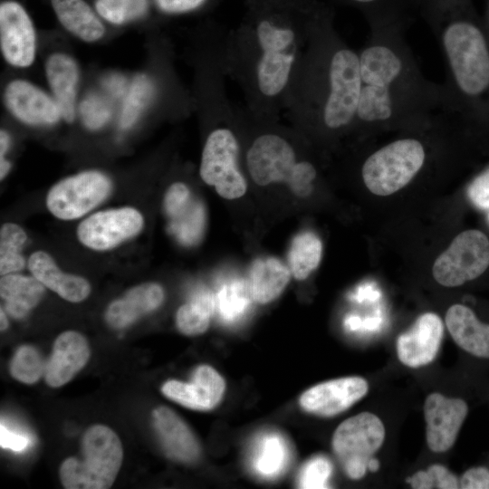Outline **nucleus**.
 <instances>
[{
  "label": "nucleus",
  "mask_w": 489,
  "mask_h": 489,
  "mask_svg": "<svg viewBox=\"0 0 489 489\" xmlns=\"http://www.w3.org/2000/svg\"><path fill=\"white\" fill-rule=\"evenodd\" d=\"M213 309V301L207 292L197 294L193 300L180 306L176 322L186 335H198L206 331Z\"/></svg>",
  "instance_id": "473e14b6"
},
{
  "label": "nucleus",
  "mask_w": 489,
  "mask_h": 489,
  "mask_svg": "<svg viewBox=\"0 0 489 489\" xmlns=\"http://www.w3.org/2000/svg\"><path fill=\"white\" fill-rule=\"evenodd\" d=\"M89 358V345L82 334L73 331L62 332L55 340L45 365L47 384L53 388L66 384L85 366Z\"/></svg>",
  "instance_id": "aec40b11"
},
{
  "label": "nucleus",
  "mask_w": 489,
  "mask_h": 489,
  "mask_svg": "<svg viewBox=\"0 0 489 489\" xmlns=\"http://www.w3.org/2000/svg\"><path fill=\"white\" fill-rule=\"evenodd\" d=\"M164 210L168 217V229L179 243L193 245L199 242L206 227V210L187 185L176 182L168 187Z\"/></svg>",
  "instance_id": "2eb2a0df"
},
{
  "label": "nucleus",
  "mask_w": 489,
  "mask_h": 489,
  "mask_svg": "<svg viewBox=\"0 0 489 489\" xmlns=\"http://www.w3.org/2000/svg\"><path fill=\"white\" fill-rule=\"evenodd\" d=\"M225 388V381L217 371L202 365L194 372L191 382L167 381L162 387V393L184 407L208 410L220 402Z\"/></svg>",
  "instance_id": "6ab92c4d"
},
{
  "label": "nucleus",
  "mask_w": 489,
  "mask_h": 489,
  "mask_svg": "<svg viewBox=\"0 0 489 489\" xmlns=\"http://www.w3.org/2000/svg\"><path fill=\"white\" fill-rule=\"evenodd\" d=\"M361 88L359 53L322 17L312 22L283 110L298 122L337 131L355 124Z\"/></svg>",
  "instance_id": "f257e3e1"
},
{
  "label": "nucleus",
  "mask_w": 489,
  "mask_h": 489,
  "mask_svg": "<svg viewBox=\"0 0 489 489\" xmlns=\"http://www.w3.org/2000/svg\"><path fill=\"white\" fill-rule=\"evenodd\" d=\"M110 191V181L104 174L85 171L55 184L47 195L46 206L60 219H75L98 206Z\"/></svg>",
  "instance_id": "9b49d317"
},
{
  "label": "nucleus",
  "mask_w": 489,
  "mask_h": 489,
  "mask_svg": "<svg viewBox=\"0 0 489 489\" xmlns=\"http://www.w3.org/2000/svg\"><path fill=\"white\" fill-rule=\"evenodd\" d=\"M445 57L456 93L476 98L489 88V48L470 0H415Z\"/></svg>",
  "instance_id": "20e7f679"
},
{
  "label": "nucleus",
  "mask_w": 489,
  "mask_h": 489,
  "mask_svg": "<svg viewBox=\"0 0 489 489\" xmlns=\"http://www.w3.org/2000/svg\"><path fill=\"white\" fill-rule=\"evenodd\" d=\"M26 235L17 225L5 224L0 231V273L2 275L17 272L24 268V259L20 254Z\"/></svg>",
  "instance_id": "f704fd0d"
},
{
  "label": "nucleus",
  "mask_w": 489,
  "mask_h": 489,
  "mask_svg": "<svg viewBox=\"0 0 489 489\" xmlns=\"http://www.w3.org/2000/svg\"><path fill=\"white\" fill-rule=\"evenodd\" d=\"M83 460L69 457L60 468L67 489L110 488L120 468L123 450L118 436L108 427L95 425L82 438Z\"/></svg>",
  "instance_id": "423d86ee"
},
{
  "label": "nucleus",
  "mask_w": 489,
  "mask_h": 489,
  "mask_svg": "<svg viewBox=\"0 0 489 489\" xmlns=\"http://www.w3.org/2000/svg\"><path fill=\"white\" fill-rule=\"evenodd\" d=\"M463 489H489V470L478 466L468 469L460 480Z\"/></svg>",
  "instance_id": "a19ab883"
},
{
  "label": "nucleus",
  "mask_w": 489,
  "mask_h": 489,
  "mask_svg": "<svg viewBox=\"0 0 489 489\" xmlns=\"http://www.w3.org/2000/svg\"><path fill=\"white\" fill-rule=\"evenodd\" d=\"M415 489L434 488V483L428 471H418L407 480Z\"/></svg>",
  "instance_id": "49530a36"
},
{
  "label": "nucleus",
  "mask_w": 489,
  "mask_h": 489,
  "mask_svg": "<svg viewBox=\"0 0 489 489\" xmlns=\"http://www.w3.org/2000/svg\"><path fill=\"white\" fill-rule=\"evenodd\" d=\"M365 14L370 29L404 27L416 11L415 0H347Z\"/></svg>",
  "instance_id": "c85d7f7f"
},
{
  "label": "nucleus",
  "mask_w": 489,
  "mask_h": 489,
  "mask_svg": "<svg viewBox=\"0 0 489 489\" xmlns=\"http://www.w3.org/2000/svg\"><path fill=\"white\" fill-rule=\"evenodd\" d=\"M10 144V139L8 134L5 130H1L0 133V158H4L5 152L7 151Z\"/></svg>",
  "instance_id": "de8ad7c7"
},
{
  "label": "nucleus",
  "mask_w": 489,
  "mask_h": 489,
  "mask_svg": "<svg viewBox=\"0 0 489 489\" xmlns=\"http://www.w3.org/2000/svg\"><path fill=\"white\" fill-rule=\"evenodd\" d=\"M155 95V85L145 74L138 75L126 92L121 108L120 124L122 129L131 127L149 106Z\"/></svg>",
  "instance_id": "72a5a7b5"
},
{
  "label": "nucleus",
  "mask_w": 489,
  "mask_h": 489,
  "mask_svg": "<svg viewBox=\"0 0 489 489\" xmlns=\"http://www.w3.org/2000/svg\"><path fill=\"white\" fill-rule=\"evenodd\" d=\"M291 278L289 268L275 257L255 260L250 271V289L253 300L268 303L284 290Z\"/></svg>",
  "instance_id": "a878e982"
},
{
  "label": "nucleus",
  "mask_w": 489,
  "mask_h": 489,
  "mask_svg": "<svg viewBox=\"0 0 489 489\" xmlns=\"http://www.w3.org/2000/svg\"><path fill=\"white\" fill-rule=\"evenodd\" d=\"M154 423L167 454L181 462H193L199 446L191 430L171 409L159 407L153 412Z\"/></svg>",
  "instance_id": "5701e85b"
},
{
  "label": "nucleus",
  "mask_w": 489,
  "mask_h": 489,
  "mask_svg": "<svg viewBox=\"0 0 489 489\" xmlns=\"http://www.w3.org/2000/svg\"><path fill=\"white\" fill-rule=\"evenodd\" d=\"M0 314H1V317H0V320H1V331H4L8 326V321H7V318H6L5 314L4 313L3 310H1Z\"/></svg>",
  "instance_id": "3c124183"
},
{
  "label": "nucleus",
  "mask_w": 489,
  "mask_h": 489,
  "mask_svg": "<svg viewBox=\"0 0 489 489\" xmlns=\"http://www.w3.org/2000/svg\"><path fill=\"white\" fill-rule=\"evenodd\" d=\"M288 459L289 451L285 440L278 434L267 433L257 440L252 465L260 476L273 478L284 470Z\"/></svg>",
  "instance_id": "c756f323"
},
{
  "label": "nucleus",
  "mask_w": 489,
  "mask_h": 489,
  "mask_svg": "<svg viewBox=\"0 0 489 489\" xmlns=\"http://www.w3.org/2000/svg\"><path fill=\"white\" fill-rule=\"evenodd\" d=\"M489 266V240L481 231L471 229L457 235L435 261V280L455 287L480 276Z\"/></svg>",
  "instance_id": "9d476101"
},
{
  "label": "nucleus",
  "mask_w": 489,
  "mask_h": 489,
  "mask_svg": "<svg viewBox=\"0 0 489 489\" xmlns=\"http://www.w3.org/2000/svg\"><path fill=\"white\" fill-rule=\"evenodd\" d=\"M142 225L143 217L135 208L109 209L84 219L77 227V236L84 245L103 251L137 235Z\"/></svg>",
  "instance_id": "f8f14e48"
},
{
  "label": "nucleus",
  "mask_w": 489,
  "mask_h": 489,
  "mask_svg": "<svg viewBox=\"0 0 489 489\" xmlns=\"http://www.w3.org/2000/svg\"><path fill=\"white\" fill-rule=\"evenodd\" d=\"M368 390V382L363 378L345 377L312 387L301 396L300 404L309 413L331 417L350 408Z\"/></svg>",
  "instance_id": "dca6fc26"
},
{
  "label": "nucleus",
  "mask_w": 489,
  "mask_h": 489,
  "mask_svg": "<svg viewBox=\"0 0 489 489\" xmlns=\"http://www.w3.org/2000/svg\"><path fill=\"white\" fill-rule=\"evenodd\" d=\"M206 0H155L160 10L169 14L185 13L194 10Z\"/></svg>",
  "instance_id": "c03bdc74"
},
{
  "label": "nucleus",
  "mask_w": 489,
  "mask_h": 489,
  "mask_svg": "<svg viewBox=\"0 0 489 489\" xmlns=\"http://www.w3.org/2000/svg\"><path fill=\"white\" fill-rule=\"evenodd\" d=\"M444 325L438 315L426 312L412 327L397 340L398 360L410 368H419L432 362L441 345Z\"/></svg>",
  "instance_id": "f3484780"
},
{
  "label": "nucleus",
  "mask_w": 489,
  "mask_h": 489,
  "mask_svg": "<svg viewBox=\"0 0 489 489\" xmlns=\"http://www.w3.org/2000/svg\"><path fill=\"white\" fill-rule=\"evenodd\" d=\"M467 196L480 209H489V168L478 175L469 185Z\"/></svg>",
  "instance_id": "ea45409f"
},
{
  "label": "nucleus",
  "mask_w": 489,
  "mask_h": 489,
  "mask_svg": "<svg viewBox=\"0 0 489 489\" xmlns=\"http://www.w3.org/2000/svg\"><path fill=\"white\" fill-rule=\"evenodd\" d=\"M239 152L237 138L226 126L210 131L203 148L200 177L226 199L239 198L246 192L247 183L238 166Z\"/></svg>",
  "instance_id": "6e6552de"
},
{
  "label": "nucleus",
  "mask_w": 489,
  "mask_h": 489,
  "mask_svg": "<svg viewBox=\"0 0 489 489\" xmlns=\"http://www.w3.org/2000/svg\"><path fill=\"white\" fill-rule=\"evenodd\" d=\"M10 169V164L5 158H1L0 163V177L3 178L8 173Z\"/></svg>",
  "instance_id": "09e8293b"
},
{
  "label": "nucleus",
  "mask_w": 489,
  "mask_h": 489,
  "mask_svg": "<svg viewBox=\"0 0 489 489\" xmlns=\"http://www.w3.org/2000/svg\"><path fill=\"white\" fill-rule=\"evenodd\" d=\"M385 427L374 414L362 412L343 421L332 436L334 453L349 477L361 478L369 459L382 446Z\"/></svg>",
  "instance_id": "1a4fd4ad"
},
{
  "label": "nucleus",
  "mask_w": 489,
  "mask_h": 489,
  "mask_svg": "<svg viewBox=\"0 0 489 489\" xmlns=\"http://www.w3.org/2000/svg\"><path fill=\"white\" fill-rule=\"evenodd\" d=\"M163 300L164 292L160 285L153 283L138 285L110 304L106 320L113 328H125L139 317L156 310Z\"/></svg>",
  "instance_id": "4be33fe9"
},
{
  "label": "nucleus",
  "mask_w": 489,
  "mask_h": 489,
  "mask_svg": "<svg viewBox=\"0 0 489 489\" xmlns=\"http://www.w3.org/2000/svg\"><path fill=\"white\" fill-rule=\"evenodd\" d=\"M28 265L34 277L67 301L81 302L91 292V286L84 278L62 273L45 252L34 253Z\"/></svg>",
  "instance_id": "b1692460"
},
{
  "label": "nucleus",
  "mask_w": 489,
  "mask_h": 489,
  "mask_svg": "<svg viewBox=\"0 0 489 489\" xmlns=\"http://www.w3.org/2000/svg\"><path fill=\"white\" fill-rule=\"evenodd\" d=\"M5 102L16 119L27 124L50 125L62 117L55 100L24 80L12 81L6 86Z\"/></svg>",
  "instance_id": "a211bd4d"
},
{
  "label": "nucleus",
  "mask_w": 489,
  "mask_h": 489,
  "mask_svg": "<svg viewBox=\"0 0 489 489\" xmlns=\"http://www.w3.org/2000/svg\"><path fill=\"white\" fill-rule=\"evenodd\" d=\"M488 221H489V214H488Z\"/></svg>",
  "instance_id": "603ef678"
},
{
  "label": "nucleus",
  "mask_w": 489,
  "mask_h": 489,
  "mask_svg": "<svg viewBox=\"0 0 489 489\" xmlns=\"http://www.w3.org/2000/svg\"><path fill=\"white\" fill-rule=\"evenodd\" d=\"M112 109L110 102L97 93H90L80 104V115L83 124L90 129L102 128L110 119Z\"/></svg>",
  "instance_id": "4c0bfd02"
},
{
  "label": "nucleus",
  "mask_w": 489,
  "mask_h": 489,
  "mask_svg": "<svg viewBox=\"0 0 489 489\" xmlns=\"http://www.w3.org/2000/svg\"><path fill=\"white\" fill-rule=\"evenodd\" d=\"M434 487L441 489H455L458 488V481L456 477L441 465H433L428 467Z\"/></svg>",
  "instance_id": "37998d69"
},
{
  "label": "nucleus",
  "mask_w": 489,
  "mask_h": 489,
  "mask_svg": "<svg viewBox=\"0 0 489 489\" xmlns=\"http://www.w3.org/2000/svg\"><path fill=\"white\" fill-rule=\"evenodd\" d=\"M42 357L39 352L31 346H21L15 352L10 365L12 376L26 384L36 382L44 372Z\"/></svg>",
  "instance_id": "e433bc0d"
},
{
  "label": "nucleus",
  "mask_w": 489,
  "mask_h": 489,
  "mask_svg": "<svg viewBox=\"0 0 489 489\" xmlns=\"http://www.w3.org/2000/svg\"><path fill=\"white\" fill-rule=\"evenodd\" d=\"M0 45L7 62L27 67L35 55V33L32 21L23 6L14 1L0 5Z\"/></svg>",
  "instance_id": "4468645a"
},
{
  "label": "nucleus",
  "mask_w": 489,
  "mask_h": 489,
  "mask_svg": "<svg viewBox=\"0 0 489 489\" xmlns=\"http://www.w3.org/2000/svg\"><path fill=\"white\" fill-rule=\"evenodd\" d=\"M359 59L361 88L355 124L422 120L451 106L446 88L421 75L403 39L372 41Z\"/></svg>",
  "instance_id": "7ed1b4c3"
},
{
  "label": "nucleus",
  "mask_w": 489,
  "mask_h": 489,
  "mask_svg": "<svg viewBox=\"0 0 489 489\" xmlns=\"http://www.w3.org/2000/svg\"><path fill=\"white\" fill-rule=\"evenodd\" d=\"M0 444L4 448L21 452L28 446L30 440L26 436L8 429L2 422L0 426Z\"/></svg>",
  "instance_id": "79ce46f5"
},
{
  "label": "nucleus",
  "mask_w": 489,
  "mask_h": 489,
  "mask_svg": "<svg viewBox=\"0 0 489 489\" xmlns=\"http://www.w3.org/2000/svg\"><path fill=\"white\" fill-rule=\"evenodd\" d=\"M103 86L108 93L114 98H120L126 92L127 83L120 74H111L104 78Z\"/></svg>",
  "instance_id": "a18cd8bd"
},
{
  "label": "nucleus",
  "mask_w": 489,
  "mask_h": 489,
  "mask_svg": "<svg viewBox=\"0 0 489 489\" xmlns=\"http://www.w3.org/2000/svg\"><path fill=\"white\" fill-rule=\"evenodd\" d=\"M43 286L35 277L5 274L0 281V294L7 312L14 318H23L40 302Z\"/></svg>",
  "instance_id": "cd10ccee"
},
{
  "label": "nucleus",
  "mask_w": 489,
  "mask_h": 489,
  "mask_svg": "<svg viewBox=\"0 0 489 489\" xmlns=\"http://www.w3.org/2000/svg\"><path fill=\"white\" fill-rule=\"evenodd\" d=\"M379 466V463L376 458L371 457L368 464V469L374 472L377 471Z\"/></svg>",
  "instance_id": "8fccbe9b"
},
{
  "label": "nucleus",
  "mask_w": 489,
  "mask_h": 489,
  "mask_svg": "<svg viewBox=\"0 0 489 489\" xmlns=\"http://www.w3.org/2000/svg\"><path fill=\"white\" fill-rule=\"evenodd\" d=\"M446 324L455 342L466 352L489 358V324L465 305L454 304L446 313Z\"/></svg>",
  "instance_id": "412c9836"
},
{
  "label": "nucleus",
  "mask_w": 489,
  "mask_h": 489,
  "mask_svg": "<svg viewBox=\"0 0 489 489\" xmlns=\"http://www.w3.org/2000/svg\"><path fill=\"white\" fill-rule=\"evenodd\" d=\"M253 299L250 284L244 280H234L224 284L217 294V309L223 321L234 322L248 311Z\"/></svg>",
  "instance_id": "2f4dec72"
},
{
  "label": "nucleus",
  "mask_w": 489,
  "mask_h": 489,
  "mask_svg": "<svg viewBox=\"0 0 489 489\" xmlns=\"http://www.w3.org/2000/svg\"><path fill=\"white\" fill-rule=\"evenodd\" d=\"M248 172L259 186L285 183L299 197L313 189L317 171L312 163L297 159L292 144L281 134L264 132L251 143L245 156Z\"/></svg>",
  "instance_id": "39448f33"
},
{
  "label": "nucleus",
  "mask_w": 489,
  "mask_h": 489,
  "mask_svg": "<svg viewBox=\"0 0 489 489\" xmlns=\"http://www.w3.org/2000/svg\"><path fill=\"white\" fill-rule=\"evenodd\" d=\"M332 472L331 462L324 456L312 458L302 467L299 475L301 488H327Z\"/></svg>",
  "instance_id": "58836bf2"
},
{
  "label": "nucleus",
  "mask_w": 489,
  "mask_h": 489,
  "mask_svg": "<svg viewBox=\"0 0 489 489\" xmlns=\"http://www.w3.org/2000/svg\"><path fill=\"white\" fill-rule=\"evenodd\" d=\"M321 254L322 244L314 233L306 231L297 235L288 253L290 270L294 278L306 279L318 267Z\"/></svg>",
  "instance_id": "7c9ffc66"
},
{
  "label": "nucleus",
  "mask_w": 489,
  "mask_h": 489,
  "mask_svg": "<svg viewBox=\"0 0 489 489\" xmlns=\"http://www.w3.org/2000/svg\"><path fill=\"white\" fill-rule=\"evenodd\" d=\"M54 13L62 25L86 42L101 39L104 26L83 0H51Z\"/></svg>",
  "instance_id": "bb28decb"
},
{
  "label": "nucleus",
  "mask_w": 489,
  "mask_h": 489,
  "mask_svg": "<svg viewBox=\"0 0 489 489\" xmlns=\"http://www.w3.org/2000/svg\"><path fill=\"white\" fill-rule=\"evenodd\" d=\"M45 72L62 117L67 122H72L75 116L76 88L79 80L76 62L64 53H54L46 62Z\"/></svg>",
  "instance_id": "393cba45"
},
{
  "label": "nucleus",
  "mask_w": 489,
  "mask_h": 489,
  "mask_svg": "<svg viewBox=\"0 0 489 489\" xmlns=\"http://www.w3.org/2000/svg\"><path fill=\"white\" fill-rule=\"evenodd\" d=\"M467 412L468 406L461 398L440 393L427 396L424 405L426 438L433 452H446L453 446Z\"/></svg>",
  "instance_id": "ddd939ff"
},
{
  "label": "nucleus",
  "mask_w": 489,
  "mask_h": 489,
  "mask_svg": "<svg viewBox=\"0 0 489 489\" xmlns=\"http://www.w3.org/2000/svg\"><path fill=\"white\" fill-rule=\"evenodd\" d=\"M312 25L299 30L290 23L262 18L225 39L226 73L241 86L245 109L254 118L273 120L283 110Z\"/></svg>",
  "instance_id": "f03ea898"
},
{
  "label": "nucleus",
  "mask_w": 489,
  "mask_h": 489,
  "mask_svg": "<svg viewBox=\"0 0 489 489\" xmlns=\"http://www.w3.org/2000/svg\"><path fill=\"white\" fill-rule=\"evenodd\" d=\"M98 14L109 23L123 24L143 16L149 7L148 0H97Z\"/></svg>",
  "instance_id": "c9c22d12"
},
{
  "label": "nucleus",
  "mask_w": 489,
  "mask_h": 489,
  "mask_svg": "<svg viewBox=\"0 0 489 489\" xmlns=\"http://www.w3.org/2000/svg\"><path fill=\"white\" fill-rule=\"evenodd\" d=\"M427 158L423 143L402 138L370 154L361 168L367 188L377 196H389L406 187L421 170Z\"/></svg>",
  "instance_id": "0eeeda50"
}]
</instances>
